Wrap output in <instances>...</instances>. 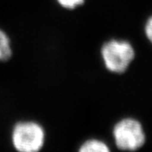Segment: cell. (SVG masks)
Returning <instances> with one entry per match:
<instances>
[{
	"mask_svg": "<svg viewBox=\"0 0 152 152\" xmlns=\"http://www.w3.org/2000/svg\"><path fill=\"white\" fill-rule=\"evenodd\" d=\"M100 62L104 69L114 76L129 71L137 58V50L128 39L110 37L101 42L99 48Z\"/></svg>",
	"mask_w": 152,
	"mask_h": 152,
	"instance_id": "1",
	"label": "cell"
},
{
	"mask_svg": "<svg viewBox=\"0 0 152 152\" xmlns=\"http://www.w3.org/2000/svg\"><path fill=\"white\" fill-rule=\"evenodd\" d=\"M48 141V133L42 122L32 118L15 121L10 127L9 141L18 152H39Z\"/></svg>",
	"mask_w": 152,
	"mask_h": 152,
	"instance_id": "2",
	"label": "cell"
},
{
	"mask_svg": "<svg viewBox=\"0 0 152 152\" xmlns=\"http://www.w3.org/2000/svg\"><path fill=\"white\" fill-rule=\"evenodd\" d=\"M110 137L112 145L121 151H137L145 146L148 141L143 123L131 116H122L112 124Z\"/></svg>",
	"mask_w": 152,
	"mask_h": 152,
	"instance_id": "3",
	"label": "cell"
},
{
	"mask_svg": "<svg viewBox=\"0 0 152 152\" xmlns=\"http://www.w3.org/2000/svg\"><path fill=\"white\" fill-rule=\"evenodd\" d=\"M78 152H110L111 145L99 136H91L81 140L77 145Z\"/></svg>",
	"mask_w": 152,
	"mask_h": 152,
	"instance_id": "4",
	"label": "cell"
},
{
	"mask_svg": "<svg viewBox=\"0 0 152 152\" xmlns=\"http://www.w3.org/2000/svg\"><path fill=\"white\" fill-rule=\"evenodd\" d=\"M15 54L12 38L7 30L0 27V64L11 61Z\"/></svg>",
	"mask_w": 152,
	"mask_h": 152,
	"instance_id": "5",
	"label": "cell"
},
{
	"mask_svg": "<svg viewBox=\"0 0 152 152\" xmlns=\"http://www.w3.org/2000/svg\"><path fill=\"white\" fill-rule=\"evenodd\" d=\"M55 1L59 7L68 12H73L77 10H80L87 2V0H55Z\"/></svg>",
	"mask_w": 152,
	"mask_h": 152,
	"instance_id": "6",
	"label": "cell"
},
{
	"mask_svg": "<svg viewBox=\"0 0 152 152\" xmlns=\"http://www.w3.org/2000/svg\"><path fill=\"white\" fill-rule=\"evenodd\" d=\"M143 33L147 41L152 46V14L145 19L143 26Z\"/></svg>",
	"mask_w": 152,
	"mask_h": 152,
	"instance_id": "7",
	"label": "cell"
}]
</instances>
